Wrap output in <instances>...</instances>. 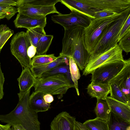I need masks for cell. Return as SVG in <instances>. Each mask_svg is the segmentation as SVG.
Instances as JSON below:
<instances>
[{
  "instance_id": "cell-1",
  "label": "cell",
  "mask_w": 130,
  "mask_h": 130,
  "mask_svg": "<svg viewBox=\"0 0 130 130\" xmlns=\"http://www.w3.org/2000/svg\"><path fill=\"white\" fill-rule=\"evenodd\" d=\"M62 43V50L59 55L71 58L81 70H84L90 56L85 44L84 28L78 27L64 30Z\"/></svg>"
},
{
  "instance_id": "cell-2",
  "label": "cell",
  "mask_w": 130,
  "mask_h": 130,
  "mask_svg": "<svg viewBox=\"0 0 130 130\" xmlns=\"http://www.w3.org/2000/svg\"><path fill=\"white\" fill-rule=\"evenodd\" d=\"M30 90L20 99L15 108L8 114L0 115V121L11 126L20 124L27 130H40V123L37 113L30 107L29 99Z\"/></svg>"
},
{
  "instance_id": "cell-3",
  "label": "cell",
  "mask_w": 130,
  "mask_h": 130,
  "mask_svg": "<svg viewBox=\"0 0 130 130\" xmlns=\"http://www.w3.org/2000/svg\"><path fill=\"white\" fill-rule=\"evenodd\" d=\"M124 11L107 17L94 18L84 28V37L87 49L90 55L101 39L114 22L119 18Z\"/></svg>"
},
{
  "instance_id": "cell-4",
  "label": "cell",
  "mask_w": 130,
  "mask_h": 130,
  "mask_svg": "<svg viewBox=\"0 0 130 130\" xmlns=\"http://www.w3.org/2000/svg\"><path fill=\"white\" fill-rule=\"evenodd\" d=\"M35 92L52 95H59V99L71 88H75L74 83L65 75L58 74L37 78L33 86Z\"/></svg>"
},
{
  "instance_id": "cell-5",
  "label": "cell",
  "mask_w": 130,
  "mask_h": 130,
  "mask_svg": "<svg viewBox=\"0 0 130 130\" xmlns=\"http://www.w3.org/2000/svg\"><path fill=\"white\" fill-rule=\"evenodd\" d=\"M130 14V8L125 10L121 17L113 22L103 35L90 55L89 60L108 50L118 43L120 30Z\"/></svg>"
},
{
  "instance_id": "cell-6",
  "label": "cell",
  "mask_w": 130,
  "mask_h": 130,
  "mask_svg": "<svg viewBox=\"0 0 130 130\" xmlns=\"http://www.w3.org/2000/svg\"><path fill=\"white\" fill-rule=\"evenodd\" d=\"M11 54L18 60L21 66L25 68L32 67L31 59L28 56L27 50L31 45L24 31L19 32L13 36L10 43Z\"/></svg>"
},
{
  "instance_id": "cell-7",
  "label": "cell",
  "mask_w": 130,
  "mask_h": 130,
  "mask_svg": "<svg viewBox=\"0 0 130 130\" xmlns=\"http://www.w3.org/2000/svg\"><path fill=\"white\" fill-rule=\"evenodd\" d=\"M51 20L54 23L62 26L64 30L81 27H87L93 19L89 16L77 11H72L69 14H60L52 15Z\"/></svg>"
},
{
  "instance_id": "cell-8",
  "label": "cell",
  "mask_w": 130,
  "mask_h": 130,
  "mask_svg": "<svg viewBox=\"0 0 130 130\" xmlns=\"http://www.w3.org/2000/svg\"><path fill=\"white\" fill-rule=\"evenodd\" d=\"M127 60H116L101 66L95 69L92 74L91 82L109 83L126 65Z\"/></svg>"
},
{
  "instance_id": "cell-9",
  "label": "cell",
  "mask_w": 130,
  "mask_h": 130,
  "mask_svg": "<svg viewBox=\"0 0 130 130\" xmlns=\"http://www.w3.org/2000/svg\"><path fill=\"white\" fill-rule=\"evenodd\" d=\"M122 51L117 43L108 50L89 60L84 69L83 75L86 76L91 74L98 68L109 63L124 60Z\"/></svg>"
},
{
  "instance_id": "cell-10",
  "label": "cell",
  "mask_w": 130,
  "mask_h": 130,
  "mask_svg": "<svg viewBox=\"0 0 130 130\" xmlns=\"http://www.w3.org/2000/svg\"><path fill=\"white\" fill-rule=\"evenodd\" d=\"M47 5L46 0H31L29 5L17 8L18 12L20 14L36 18L46 17L51 13H60L57 11L55 5Z\"/></svg>"
},
{
  "instance_id": "cell-11",
  "label": "cell",
  "mask_w": 130,
  "mask_h": 130,
  "mask_svg": "<svg viewBox=\"0 0 130 130\" xmlns=\"http://www.w3.org/2000/svg\"><path fill=\"white\" fill-rule=\"evenodd\" d=\"M95 12L106 10L120 13L130 8V0H82Z\"/></svg>"
},
{
  "instance_id": "cell-12",
  "label": "cell",
  "mask_w": 130,
  "mask_h": 130,
  "mask_svg": "<svg viewBox=\"0 0 130 130\" xmlns=\"http://www.w3.org/2000/svg\"><path fill=\"white\" fill-rule=\"evenodd\" d=\"M116 84L126 98L130 101V59H127L125 66L120 72L109 82Z\"/></svg>"
},
{
  "instance_id": "cell-13",
  "label": "cell",
  "mask_w": 130,
  "mask_h": 130,
  "mask_svg": "<svg viewBox=\"0 0 130 130\" xmlns=\"http://www.w3.org/2000/svg\"><path fill=\"white\" fill-rule=\"evenodd\" d=\"M76 118L66 111L57 115L52 121L51 130H77L75 123Z\"/></svg>"
},
{
  "instance_id": "cell-14",
  "label": "cell",
  "mask_w": 130,
  "mask_h": 130,
  "mask_svg": "<svg viewBox=\"0 0 130 130\" xmlns=\"http://www.w3.org/2000/svg\"><path fill=\"white\" fill-rule=\"evenodd\" d=\"M20 91L18 95L19 100L33 87L37 78L31 72L30 68L26 67L23 70L20 77L18 78Z\"/></svg>"
},
{
  "instance_id": "cell-15",
  "label": "cell",
  "mask_w": 130,
  "mask_h": 130,
  "mask_svg": "<svg viewBox=\"0 0 130 130\" xmlns=\"http://www.w3.org/2000/svg\"><path fill=\"white\" fill-rule=\"evenodd\" d=\"M46 17L36 18L17 14L13 21L16 28H24L28 29L38 26L44 28L46 23Z\"/></svg>"
},
{
  "instance_id": "cell-16",
  "label": "cell",
  "mask_w": 130,
  "mask_h": 130,
  "mask_svg": "<svg viewBox=\"0 0 130 130\" xmlns=\"http://www.w3.org/2000/svg\"><path fill=\"white\" fill-rule=\"evenodd\" d=\"M110 111L123 119L130 122V105L116 101L107 96L105 99Z\"/></svg>"
},
{
  "instance_id": "cell-17",
  "label": "cell",
  "mask_w": 130,
  "mask_h": 130,
  "mask_svg": "<svg viewBox=\"0 0 130 130\" xmlns=\"http://www.w3.org/2000/svg\"><path fill=\"white\" fill-rule=\"evenodd\" d=\"M64 64L69 65V58L59 55L53 62L42 65L32 66L30 69L35 77L37 78L58 66Z\"/></svg>"
},
{
  "instance_id": "cell-18",
  "label": "cell",
  "mask_w": 130,
  "mask_h": 130,
  "mask_svg": "<svg viewBox=\"0 0 130 130\" xmlns=\"http://www.w3.org/2000/svg\"><path fill=\"white\" fill-rule=\"evenodd\" d=\"M87 93L92 97L105 100L110 93V88L109 83H97L91 82L87 88Z\"/></svg>"
},
{
  "instance_id": "cell-19",
  "label": "cell",
  "mask_w": 130,
  "mask_h": 130,
  "mask_svg": "<svg viewBox=\"0 0 130 130\" xmlns=\"http://www.w3.org/2000/svg\"><path fill=\"white\" fill-rule=\"evenodd\" d=\"M45 93L40 92H33L30 95L29 104L34 111L38 113L45 111L50 108L51 104L46 102L43 97Z\"/></svg>"
},
{
  "instance_id": "cell-20",
  "label": "cell",
  "mask_w": 130,
  "mask_h": 130,
  "mask_svg": "<svg viewBox=\"0 0 130 130\" xmlns=\"http://www.w3.org/2000/svg\"><path fill=\"white\" fill-rule=\"evenodd\" d=\"M60 2L72 11H77L83 13L93 19L95 12L88 5L82 0H60Z\"/></svg>"
},
{
  "instance_id": "cell-21",
  "label": "cell",
  "mask_w": 130,
  "mask_h": 130,
  "mask_svg": "<svg viewBox=\"0 0 130 130\" xmlns=\"http://www.w3.org/2000/svg\"><path fill=\"white\" fill-rule=\"evenodd\" d=\"M108 130H130V122L110 112L107 122Z\"/></svg>"
},
{
  "instance_id": "cell-22",
  "label": "cell",
  "mask_w": 130,
  "mask_h": 130,
  "mask_svg": "<svg viewBox=\"0 0 130 130\" xmlns=\"http://www.w3.org/2000/svg\"><path fill=\"white\" fill-rule=\"evenodd\" d=\"M97 100L94 109L96 118L107 122L111 112L108 104L106 100L100 99Z\"/></svg>"
},
{
  "instance_id": "cell-23",
  "label": "cell",
  "mask_w": 130,
  "mask_h": 130,
  "mask_svg": "<svg viewBox=\"0 0 130 130\" xmlns=\"http://www.w3.org/2000/svg\"><path fill=\"white\" fill-rule=\"evenodd\" d=\"M25 33L31 44L36 47L40 38L46 35L44 28L40 26L27 29Z\"/></svg>"
},
{
  "instance_id": "cell-24",
  "label": "cell",
  "mask_w": 130,
  "mask_h": 130,
  "mask_svg": "<svg viewBox=\"0 0 130 130\" xmlns=\"http://www.w3.org/2000/svg\"><path fill=\"white\" fill-rule=\"evenodd\" d=\"M53 37L52 35H45L40 38L36 46L37 55L46 54L51 44Z\"/></svg>"
},
{
  "instance_id": "cell-25",
  "label": "cell",
  "mask_w": 130,
  "mask_h": 130,
  "mask_svg": "<svg viewBox=\"0 0 130 130\" xmlns=\"http://www.w3.org/2000/svg\"><path fill=\"white\" fill-rule=\"evenodd\" d=\"M83 124L88 130H108L107 122L96 118L86 120Z\"/></svg>"
},
{
  "instance_id": "cell-26",
  "label": "cell",
  "mask_w": 130,
  "mask_h": 130,
  "mask_svg": "<svg viewBox=\"0 0 130 130\" xmlns=\"http://www.w3.org/2000/svg\"><path fill=\"white\" fill-rule=\"evenodd\" d=\"M110 88V95L112 99L130 105V101L126 98L122 92L114 83L109 84Z\"/></svg>"
},
{
  "instance_id": "cell-27",
  "label": "cell",
  "mask_w": 130,
  "mask_h": 130,
  "mask_svg": "<svg viewBox=\"0 0 130 130\" xmlns=\"http://www.w3.org/2000/svg\"><path fill=\"white\" fill-rule=\"evenodd\" d=\"M69 59L71 78L74 84L77 94L79 96V93L78 88V81L80 77V72L77 65L74 60L71 58H69Z\"/></svg>"
},
{
  "instance_id": "cell-28",
  "label": "cell",
  "mask_w": 130,
  "mask_h": 130,
  "mask_svg": "<svg viewBox=\"0 0 130 130\" xmlns=\"http://www.w3.org/2000/svg\"><path fill=\"white\" fill-rule=\"evenodd\" d=\"M57 57H55L54 54L36 55L31 60L32 66L42 65L50 63L55 60Z\"/></svg>"
},
{
  "instance_id": "cell-29",
  "label": "cell",
  "mask_w": 130,
  "mask_h": 130,
  "mask_svg": "<svg viewBox=\"0 0 130 130\" xmlns=\"http://www.w3.org/2000/svg\"><path fill=\"white\" fill-rule=\"evenodd\" d=\"M58 74L65 75L70 81L73 82L71 77L69 65L66 64L58 66L44 73L39 77Z\"/></svg>"
},
{
  "instance_id": "cell-30",
  "label": "cell",
  "mask_w": 130,
  "mask_h": 130,
  "mask_svg": "<svg viewBox=\"0 0 130 130\" xmlns=\"http://www.w3.org/2000/svg\"><path fill=\"white\" fill-rule=\"evenodd\" d=\"M17 12V9L13 6L0 5V20L6 18L9 20Z\"/></svg>"
},
{
  "instance_id": "cell-31",
  "label": "cell",
  "mask_w": 130,
  "mask_h": 130,
  "mask_svg": "<svg viewBox=\"0 0 130 130\" xmlns=\"http://www.w3.org/2000/svg\"><path fill=\"white\" fill-rule=\"evenodd\" d=\"M118 43L119 47L127 54L130 52V31L120 39Z\"/></svg>"
},
{
  "instance_id": "cell-32",
  "label": "cell",
  "mask_w": 130,
  "mask_h": 130,
  "mask_svg": "<svg viewBox=\"0 0 130 130\" xmlns=\"http://www.w3.org/2000/svg\"><path fill=\"white\" fill-rule=\"evenodd\" d=\"M130 31V14L127 18L120 30L118 38V43Z\"/></svg>"
},
{
  "instance_id": "cell-33",
  "label": "cell",
  "mask_w": 130,
  "mask_h": 130,
  "mask_svg": "<svg viewBox=\"0 0 130 130\" xmlns=\"http://www.w3.org/2000/svg\"><path fill=\"white\" fill-rule=\"evenodd\" d=\"M13 33V31L11 29L6 31L1 37L0 39V54L3 47Z\"/></svg>"
},
{
  "instance_id": "cell-34",
  "label": "cell",
  "mask_w": 130,
  "mask_h": 130,
  "mask_svg": "<svg viewBox=\"0 0 130 130\" xmlns=\"http://www.w3.org/2000/svg\"><path fill=\"white\" fill-rule=\"evenodd\" d=\"M116 14L118 13L108 11L102 10L95 12L94 17V18H103L112 15Z\"/></svg>"
},
{
  "instance_id": "cell-35",
  "label": "cell",
  "mask_w": 130,
  "mask_h": 130,
  "mask_svg": "<svg viewBox=\"0 0 130 130\" xmlns=\"http://www.w3.org/2000/svg\"><path fill=\"white\" fill-rule=\"evenodd\" d=\"M5 82V78L1 68L0 62V100L2 99L4 96L3 85Z\"/></svg>"
},
{
  "instance_id": "cell-36",
  "label": "cell",
  "mask_w": 130,
  "mask_h": 130,
  "mask_svg": "<svg viewBox=\"0 0 130 130\" xmlns=\"http://www.w3.org/2000/svg\"><path fill=\"white\" fill-rule=\"evenodd\" d=\"M36 53V47L31 45L28 48L27 50V55L31 59L33 58Z\"/></svg>"
},
{
  "instance_id": "cell-37",
  "label": "cell",
  "mask_w": 130,
  "mask_h": 130,
  "mask_svg": "<svg viewBox=\"0 0 130 130\" xmlns=\"http://www.w3.org/2000/svg\"><path fill=\"white\" fill-rule=\"evenodd\" d=\"M0 5L16 6V1L12 0H0Z\"/></svg>"
},
{
  "instance_id": "cell-38",
  "label": "cell",
  "mask_w": 130,
  "mask_h": 130,
  "mask_svg": "<svg viewBox=\"0 0 130 130\" xmlns=\"http://www.w3.org/2000/svg\"><path fill=\"white\" fill-rule=\"evenodd\" d=\"M11 30L6 24L0 25V39L2 36L7 31Z\"/></svg>"
},
{
  "instance_id": "cell-39",
  "label": "cell",
  "mask_w": 130,
  "mask_h": 130,
  "mask_svg": "<svg viewBox=\"0 0 130 130\" xmlns=\"http://www.w3.org/2000/svg\"><path fill=\"white\" fill-rule=\"evenodd\" d=\"M43 98L46 102L49 104L53 102L54 100L52 95L49 93L45 94L43 96Z\"/></svg>"
},
{
  "instance_id": "cell-40",
  "label": "cell",
  "mask_w": 130,
  "mask_h": 130,
  "mask_svg": "<svg viewBox=\"0 0 130 130\" xmlns=\"http://www.w3.org/2000/svg\"><path fill=\"white\" fill-rule=\"evenodd\" d=\"M11 126L12 130H27L22 125L20 124L13 125Z\"/></svg>"
},
{
  "instance_id": "cell-41",
  "label": "cell",
  "mask_w": 130,
  "mask_h": 130,
  "mask_svg": "<svg viewBox=\"0 0 130 130\" xmlns=\"http://www.w3.org/2000/svg\"><path fill=\"white\" fill-rule=\"evenodd\" d=\"M75 124L77 130H88L82 123L76 121Z\"/></svg>"
},
{
  "instance_id": "cell-42",
  "label": "cell",
  "mask_w": 130,
  "mask_h": 130,
  "mask_svg": "<svg viewBox=\"0 0 130 130\" xmlns=\"http://www.w3.org/2000/svg\"><path fill=\"white\" fill-rule=\"evenodd\" d=\"M11 126L7 124L5 125H2L0 124V130H7Z\"/></svg>"
},
{
  "instance_id": "cell-43",
  "label": "cell",
  "mask_w": 130,
  "mask_h": 130,
  "mask_svg": "<svg viewBox=\"0 0 130 130\" xmlns=\"http://www.w3.org/2000/svg\"><path fill=\"white\" fill-rule=\"evenodd\" d=\"M7 130H12L11 126Z\"/></svg>"
}]
</instances>
